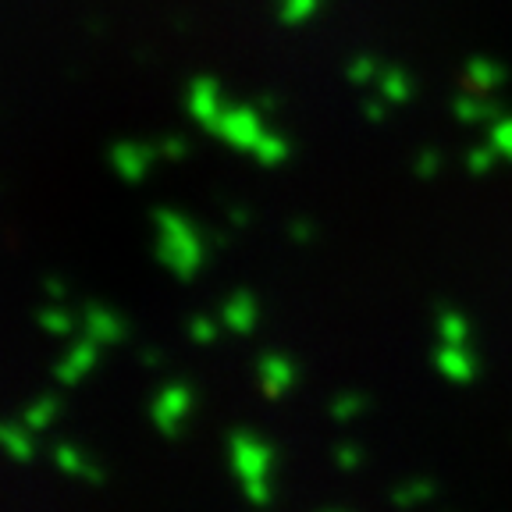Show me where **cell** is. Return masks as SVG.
<instances>
[{"mask_svg": "<svg viewBox=\"0 0 512 512\" xmlns=\"http://www.w3.org/2000/svg\"><path fill=\"white\" fill-rule=\"evenodd\" d=\"M441 367L448 377H459V381L473 377V360L463 352V342H448V352H441Z\"/></svg>", "mask_w": 512, "mask_h": 512, "instance_id": "cell-4", "label": "cell"}, {"mask_svg": "<svg viewBox=\"0 0 512 512\" xmlns=\"http://www.w3.org/2000/svg\"><path fill=\"white\" fill-rule=\"evenodd\" d=\"M185 114L221 146L256 160L260 168H281L292 157V139L267 118L260 104L235 100L228 89L210 75H200L185 86Z\"/></svg>", "mask_w": 512, "mask_h": 512, "instance_id": "cell-1", "label": "cell"}, {"mask_svg": "<svg viewBox=\"0 0 512 512\" xmlns=\"http://www.w3.org/2000/svg\"><path fill=\"white\" fill-rule=\"evenodd\" d=\"M160 157L157 143H139V139H121V143L111 146V168L118 178L125 182H143L146 175L153 171Z\"/></svg>", "mask_w": 512, "mask_h": 512, "instance_id": "cell-2", "label": "cell"}, {"mask_svg": "<svg viewBox=\"0 0 512 512\" xmlns=\"http://www.w3.org/2000/svg\"><path fill=\"white\" fill-rule=\"evenodd\" d=\"M271 4H274V18L281 25H288V29L310 25L320 15V8H324V0H271Z\"/></svg>", "mask_w": 512, "mask_h": 512, "instance_id": "cell-3", "label": "cell"}]
</instances>
